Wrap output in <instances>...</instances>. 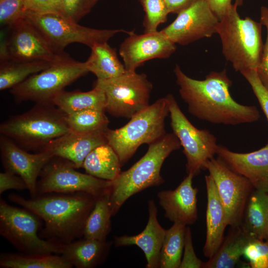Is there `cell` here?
Returning <instances> with one entry per match:
<instances>
[{"label":"cell","instance_id":"6da1fadb","mask_svg":"<svg viewBox=\"0 0 268 268\" xmlns=\"http://www.w3.org/2000/svg\"><path fill=\"white\" fill-rule=\"evenodd\" d=\"M173 71L180 95L189 112L196 118L226 125L251 123L260 118L255 106L240 104L232 97L229 90L232 81L226 69L212 71L203 80L190 77L178 65Z\"/></svg>","mask_w":268,"mask_h":268},{"label":"cell","instance_id":"7a4b0ae2","mask_svg":"<svg viewBox=\"0 0 268 268\" xmlns=\"http://www.w3.org/2000/svg\"><path fill=\"white\" fill-rule=\"evenodd\" d=\"M96 197L85 192L52 193L26 199L10 194L8 199L42 219L45 224L39 236L61 244L83 237L87 218Z\"/></svg>","mask_w":268,"mask_h":268},{"label":"cell","instance_id":"3957f363","mask_svg":"<svg viewBox=\"0 0 268 268\" xmlns=\"http://www.w3.org/2000/svg\"><path fill=\"white\" fill-rule=\"evenodd\" d=\"M67 117L52 102L36 103L25 113L11 116L1 123L0 133L23 149L38 152L70 132Z\"/></svg>","mask_w":268,"mask_h":268},{"label":"cell","instance_id":"277c9868","mask_svg":"<svg viewBox=\"0 0 268 268\" xmlns=\"http://www.w3.org/2000/svg\"><path fill=\"white\" fill-rule=\"evenodd\" d=\"M148 145L147 152L138 161L127 170L121 171L112 181L110 197L112 216L133 195L164 182L160 174L162 164L173 151L181 146L173 133L166 134Z\"/></svg>","mask_w":268,"mask_h":268},{"label":"cell","instance_id":"5b68a950","mask_svg":"<svg viewBox=\"0 0 268 268\" xmlns=\"http://www.w3.org/2000/svg\"><path fill=\"white\" fill-rule=\"evenodd\" d=\"M237 7L232 4L218 23L216 33L221 40L222 52L236 71L256 70L264 48L262 24L250 17L241 18Z\"/></svg>","mask_w":268,"mask_h":268},{"label":"cell","instance_id":"8992f818","mask_svg":"<svg viewBox=\"0 0 268 268\" xmlns=\"http://www.w3.org/2000/svg\"><path fill=\"white\" fill-rule=\"evenodd\" d=\"M169 114V104L165 96L134 115L122 127L107 129V142L118 155L122 166L141 144L149 145L166 134L165 121Z\"/></svg>","mask_w":268,"mask_h":268},{"label":"cell","instance_id":"52a82bcc","mask_svg":"<svg viewBox=\"0 0 268 268\" xmlns=\"http://www.w3.org/2000/svg\"><path fill=\"white\" fill-rule=\"evenodd\" d=\"M88 72L85 62L76 61L68 56L29 76L11 88L10 93L18 103L25 101L52 102L67 86Z\"/></svg>","mask_w":268,"mask_h":268},{"label":"cell","instance_id":"ba28073f","mask_svg":"<svg viewBox=\"0 0 268 268\" xmlns=\"http://www.w3.org/2000/svg\"><path fill=\"white\" fill-rule=\"evenodd\" d=\"M41 218L25 208L0 199V235L19 252L61 255L63 244L42 239L38 231Z\"/></svg>","mask_w":268,"mask_h":268},{"label":"cell","instance_id":"9c48e42d","mask_svg":"<svg viewBox=\"0 0 268 268\" xmlns=\"http://www.w3.org/2000/svg\"><path fill=\"white\" fill-rule=\"evenodd\" d=\"M94 87L105 94V112L116 117L130 119L149 105L153 88L146 74L127 70L116 77L97 79Z\"/></svg>","mask_w":268,"mask_h":268},{"label":"cell","instance_id":"30bf717a","mask_svg":"<svg viewBox=\"0 0 268 268\" xmlns=\"http://www.w3.org/2000/svg\"><path fill=\"white\" fill-rule=\"evenodd\" d=\"M25 17L60 52H64V48L71 43L82 44L91 48L96 43L108 42L119 33L129 32L124 29H98L81 26L55 11L26 12Z\"/></svg>","mask_w":268,"mask_h":268},{"label":"cell","instance_id":"8fae6325","mask_svg":"<svg viewBox=\"0 0 268 268\" xmlns=\"http://www.w3.org/2000/svg\"><path fill=\"white\" fill-rule=\"evenodd\" d=\"M7 28L6 34H1L0 61L54 63L69 56L56 50L25 16Z\"/></svg>","mask_w":268,"mask_h":268},{"label":"cell","instance_id":"7c38bea8","mask_svg":"<svg viewBox=\"0 0 268 268\" xmlns=\"http://www.w3.org/2000/svg\"><path fill=\"white\" fill-rule=\"evenodd\" d=\"M166 97L169 104V114L173 133L183 147L187 163L186 172L194 176L205 170L208 160L217 154V138L209 130L195 127L180 109L172 94Z\"/></svg>","mask_w":268,"mask_h":268},{"label":"cell","instance_id":"4fadbf2b","mask_svg":"<svg viewBox=\"0 0 268 268\" xmlns=\"http://www.w3.org/2000/svg\"><path fill=\"white\" fill-rule=\"evenodd\" d=\"M75 169L70 161L53 156L40 174L36 186L37 195L52 193L85 192L97 197L112 185V181L80 173Z\"/></svg>","mask_w":268,"mask_h":268},{"label":"cell","instance_id":"5bb4252c","mask_svg":"<svg viewBox=\"0 0 268 268\" xmlns=\"http://www.w3.org/2000/svg\"><path fill=\"white\" fill-rule=\"evenodd\" d=\"M205 169L215 183L227 226H240L249 198L255 189L253 186L218 156L208 160Z\"/></svg>","mask_w":268,"mask_h":268},{"label":"cell","instance_id":"9a60e30c","mask_svg":"<svg viewBox=\"0 0 268 268\" xmlns=\"http://www.w3.org/2000/svg\"><path fill=\"white\" fill-rule=\"evenodd\" d=\"M219 19L203 0H198L179 14L161 32L175 44L187 45L216 33Z\"/></svg>","mask_w":268,"mask_h":268},{"label":"cell","instance_id":"2e32d148","mask_svg":"<svg viewBox=\"0 0 268 268\" xmlns=\"http://www.w3.org/2000/svg\"><path fill=\"white\" fill-rule=\"evenodd\" d=\"M127 34L119 48V54L127 70H135L150 60L169 58L176 49V44L161 31L137 34L132 30Z\"/></svg>","mask_w":268,"mask_h":268},{"label":"cell","instance_id":"e0dca14e","mask_svg":"<svg viewBox=\"0 0 268 268\" xmlns=\"http://www.w3.org/2000/svg\"><path fill=\"white\" fill-rule=\"evenodd\" d=\"M0 155L4 171L21 177L27 186L31 198L36 197L40 174L54 155L46 151L30 153L2 134L0 135Z\"/></svg>","mask_w":268,"mask_h":268},{"label":"cell","instance_id":"ac0fdd59","mask_svg":"<svg viewBox=\"0 0 268 268\" xmlns=\"http://www.w3.org/2000/svg\"><path fill=\"white\" fill-rule=\"evenodd\" d=\"M194 177L188 174L175 189L163 190L157 194L165 216L174 223L191 225L198 219L197 196L199 190L192 186Z\"/></svg>","mask_w":268,"mask_h":268},{"label":"cell","instance_id":"d6986e66","mask_svg":"<svg viewBox=\"0 0 268 268\" xmlns=\"http://www.w3.org/2000/svg\"><path fill=\"white\" fill-rule=\"evenodd\" d=\"M216 154L248 179L255 189L268 192V141L263 147L249 153L233 152L219 145Z\"/></svg>","mask_w":268,"mask_h":268},{"label":"cell","instance_id":"ffe728a7","mask_svg":"<svg viewBox=\"0 0 268 268\" xmlns=\"http://www.w3.org/2000/svg\"><path fill=\"white\" fill-rule=\"evenodd\" d=\"M148 220L144 229L134 236H115V247L135 245L143 252L146 260V268H158L160 254L166 230L157 219V209L153 200L148 202Z\"/></svg>","mask_w":268,"mask_h":268},{"label":"cell","instance_id":"44dd1931","mask_svg":"<svg viewBox=\"0 0 268 268\" xmlns=\"http://www.w3.org/2000/svg\"><path fill=\"white\" fill-rule=\"evenodd\" d=\"M106 130L86 134L69 132L51 141L42 151L50 152L54 156L70 161L76 168H81L85 158L92 150L108 143Z\"/></svg>","mask_w":268,"mask_h":268},{"label":"cell","instance_id":"7402d4cb","mask_svg":"<svg viewBox=\"0 0 268 268\" xmlns=\"http://www.w3.org/2000/svg\"><path fill=\"white\" fill-rule=\"evenodd\" d=\"M207 194L206 238L203 248L205 257L211 258L217 252L224 238L227 226L223 205L212 177L205 176Z\"/></svg>","mask_w":268,"mask_h":268},{"label":"cell","instance_id":"603a6c76","mask_svg":"<svg viewBox=\"0 0 268 268\" xmlns=\"http://www.w3.org/2000/svg\"><path fill=\"white\" fill-rule=\"evenodd\" d=\"M113 243L83 238L64 245L61 255L72 267L94 268L106 259Z\"/></svg>","mask_w":268,"mask_h":268},{"label":"cell","instance_id":"cb8c5ba5","mask_svg":"<svg viewBox=\"0 0 268 268\" xmlns=\"http://www.w3.org/2000/svg\"><path fill=\"white\" fill-rule=\"evenodd\" d=\"M240 227L251 238L268 236V192L254 189L245 207Z\"/></svg>","mask_w":268,"mask_h":268},{"label":"cell","instance_id":"d4e9b609","mask_svg":"<svg viewBox=\"0 0 268 268\" xmlns=\"http://www.w3.org/2000/svg\"><path fill=\"white\" fill-rule=\"evenodd\" d=\"M252 238L240 226L230 227L216 253L203 262L202 268H233L240 261L246 245Z\"/></svg>","mask_w":268,"mask_h":268},{"label":"cell","instance_id":"484cf974","mask_svg":"<svg viewBox=\"0 0 268 268\" xmlns=\"http://www.w3.org/2000/svg\"><path fill=\"white\" fill-rule=\"evenodd\" d=\"M91 51L85 62L89 72L98 79H108L124 74L126 69L117 54L116 50L107 42L98 43L91 48Z\"/></svg>","mask_w":268,"mask_h":268},{"label":"cell","instance_id":"4316f807","mask_svg":"<svg viewBox=\"0 0 268 268\" xmlns=\"http://www.w3.org/2000/svg\"><path fill=\"white\" fill-rule=\"evenodd\" d=\"M119 158L108 143L100 145L85 158L82 167L88 174L107 181H114L121 172Z\"/></svg>","mask_w":268,"mask_h":268},{"label":"cell","instance_id":"83f0119b","mask_svg":"<svg viewBox=\"0 0 268 268\" xmlns=\"http://www.w3.org/2000/svg\"><path fill=\"white\" fill-rule=\"evenodd\" d=\"M52 102L66 114L86 109L105 111V94L102 90L95 87L87 92L64 90L58 93Z\"/></svg>","mask_w":268,"mask_h":268},{"label":"cell","instance_id":"f1b7e54d","mask_svg":"<svg viewBox=\"0 0 268 268\" xmlns=\"http://www.w3.org/2000/svg\"><path fill=\"white\" fill-rule=\"evenodd\" d=\"M2 268H71L61 255L46 253H2Z\"/></svg>","mask_w":268,"mask_h":268},{"label":"cell","instance_id":"f546056e","mask_svg":"<svg viewBox=\"0 0 268 268\" xmlns=\"http://www.w3.org/2000/svg\"><path fill=\"white\" fill-rule=\"evenodd\" d=\"M110 188L96 197L94 207L85 224L83 238L107 240L111 229L112 216L110 204Z\"/></svg>","mask_w":268,"mask_h":268},{"label":"cell","instance_id":"4dcf8cb0","mask_svg":"<svg viewBox=\"0 0 268 268\" xmlns=\"http://www.w3.org/2000/svg\"><path fill=\"white\" fill-rule=\"evenodd\" d=\"M55 63L47 61H0V90L11 89Z\"/></svg>","mask_w":268,"mask_h":268},{"label":"cell","instance_id":"1f68e13d","mask_svg":"<svg viewBox=\"0 0 268 268\" xmlns=\"http://www.w3.org/2000/svg\"><path fill=\"white\" fill-rule=\"evenodd\" d=\"M186 225L174 222L166 230L160 254V268H179L184 247Z\"/></svg>","mask_w":268,"mask_h":268},{"label":"cell","instance_id":"d6a6232c","mask_svg":"<svg viewBox=\"0 0 268 268\" xmlns=\"http://www.w3.org/2000/svg\"><path fill=\"white\" fill-rule=\"evenodd\" d=\"M105 112L102 110L86 109L67 114L70 132L86 134L106 130L109 121Z\"/></svg>","mask_w":268,"mask_h":268},{"label":"cell","instance_id":"836d02e7","mask_svg":"<svg viewBox=\"0 0 268 268\" xmlns=\"http://www.w3.org/2000/svg\"><path fill=\"white\" fill-rule=\"evenodd\" d=\"M145 11L143 21L144 33L157 31L161 24L165 23L169 13L163 0H139Z\"/></svg>","mask_w":268,"mask_h":268},{"label":"cell","instance_id":"e575fe53","mask_svg":"<svg viewBox=\"0 0 268 268\" xmlns=\"http://www.w3.org/2000/svg\"><path fill=\"white\" fill-rule=\"evenodd\" d=\"M243 255L249 261L250 268H268V245L264 240L252 238Z\"/></svg>","mask_w":268,"mask_h":268},{"label":"cell","instance_id":"d590c367","mask_svg":"<svg viewBox=\"0 0 268 268\" xmlns=\"http://www.w3.org/2000/svg\"><path fill=\"white\" fill-rule=\"evenodd\" d=\"M24 0H0V22L7 27L25 16Z\"/></svg>","mask_w":268,"mask_h":268},{"label":"cell","instance_id":"8d00e7d4","mask_svg":"<svg viewBox=\"0 0 268 268\" xmlns=\"http://www.w3.org/2000/svg\"><path fill=\"white\" fill-rule=\"evenodd\" d=\"M86 0H58L55 12L77 22L89 12Z\"/></svg>","mask_w":268,"mask_h":268},{"label":"cell","instance_id":"74e56055","mask_svg":"<svg viewBox=\"0 0 268 268\" xmlns=\"http://www.w3.org/2000/svg\"><path fill=\"white\" fill-rule=\"evenodd\" d=\"M251 85L261 107L268 120V91L260 81L257 71L247 69L240 72Z\"/></svg>","mask_w":268,"mask_h":268},{"label":"cell","instance_id":"f35d334b","mask_svg":"<svg viewBox=\"0 0 268 268\" xmlns=\"http://www.w3.org/2000/svg\"><path fill=\"white\" fill-rule=\"evenodd\" d=\"M260 22L266 27L267 34L261 63L256 71L260 81L268 91V7L261 6Z\"/></svg>","mask_w":268,"mask_h":268},{"label":"cell","instance_id":"ab89813d","mask_svg":"<svg viewBox=\"0 0 268 268\" xmlns=\"http://www.w3.org/2000/svg\"><path fill=\"white\" fill-rule=\"evenodd\" d=\"M203 262L196 256L194 251L191 229L186 227L184 254L179 268H202Z\"/></svg>","mask_w":268,"mask_h":268},{"label":"cell","instance_id":"60d3db41","mask_svg":"<svg viewBox=\"0 0 268 268\" xmlns=\"http://www.w3.org/2000/svg\"><path fill=\"white\" fill-rule=\"evenodd\" d=\"M11 189L23 190L28 189L23 179L19 176L8 171L0 173V194Z\"/></svg>","mask_w":268,"mask_h":268},{"label":"cell","instance_id":"b9f144b4","mask_svg":"<svg viewBox=\"0 0 268 268\" xmlns=\"http://www.w3.org/2000/svg\"><path fill=\"white\" fill-rule=\"evenodd\" d=\"M58 0H24L25 13H42L55 11Z\"/></svg>","mask_w":268,"mask_h":268},{"label":"cell","instance_id":"7bdbcfd3","mask_svg":"<svg viewBox=\"0 0 268 268\" xmlns=\"http://www.w3.org/2000/svg\"><path fill=\"white\" fill-rule=\"evenodd\" d=\"M220 20L228 11L232 3L231 0H203Z\"/></svg>","mask_w":268,"mask_h":268},{"label":"cell","instance_id":"ee69618b","mask_svg":"<svg viewBox=\"0 0 268 268\" xmlns=\"http://www.w3.org/2000/svg\"><path fill=\"white\" fill-rule=\"evenodd\" d=\"M169 12L179 14L198 0H163Z\"/></svg>","mask_w":268,"mask_h":268},{"label":"cell","instance_id":"f6af8a7d","mask_svg":"<svg viewBox=\"0 0 268 268\" xmlns=\"http://www.w3.org/2000/svg\"><path fill=\"white\" fill-rule=\"evenodd\" d=\"M97 0H86L87 7L89 11Z\"/></svg>","mask_w":268,"mask_h":268},{"label":"cell","instance_id":"bcb514c9","mask_svg":"<svg viewBox=\"0 0 268 268\" xmlns=\"http://www.w3.org/2000/svg\"><path fill=\"white\" fill-rule=\"evenodd\" d=\"M243 0H235L234 4L238 6H240L243 4Z\"/></svg>","mask_w":268,"mask_h":268},{"label":"cell","instance_id":"7dc6e473","mask_svg":"<svg viewBox=\"0 0 268 268\" xmlns=\"http://www.w3.org/2000/svg\"><path fill=\"white\" fill-rule=\"evenodd\" d=\"M266 240H267L266 242H267V244L268 245V236L267 239H266Z\"/></svg>","mask_w":268,"mask_h":268}]
</instances>
